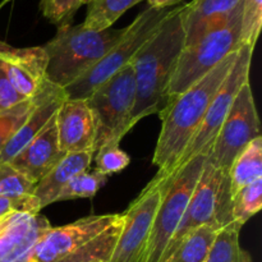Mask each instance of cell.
<instances>
[{
    "label": "cell",
    "instance_id": "cell-1",
    "mask_svg": "<svg viewBox=\"0 0 262 262\" xmlns=\"http://www.w3.org/2000/svg\"><path fill=\"white\" fill-rule=\"evenodd\" d=\"M238 51L229 54L206 76L169 100L158 114L161 119V129L152 159V164L158 168V177L168 178L177 170L182 156L204 120L210 102L234 66Z\"/></svg>",
    "mask_w": 262,
    "mask_h": 262
},
{
    "label": "cell",
    "instance_id": "cell-2",
    "mask_svg": "<svg viewBox=\"0 0 262 262\" xmlns=\"http://www.w3.org/2000/svg\"><path fill=\"white\" fill-rule=\"evenodd\" d=\"M184 5L182 3L171 8L159 30L133 58L136 79L133 127L143 118L159 114L168 104L170 79L186 46Z\"/></svg>",
    "mask_w": 262,
    "mask_h": 262
},
{
    "label": "cell",
    "instance_id": "cell-3",
    "mask_svg": "<svg viewBox=\"0 0 262 262\" xmlns=\"http://www.w3.org/2000/svg\"><path fill=\"white\" fill-rule=\"evenodd\" d=\"M124 28L95 31L83 25L58 27L55 36L42 45L48 56L46 78L66 89L91 71L125 33Z\"/></svg>",
    "mask_w": 262,
    "mask_h": 262
},
{
    "label": "cell",
    "instance_id": "cell-4",
    "mask_svg": "<svg viewBox=\"0 0 262 262\" xmlns=\"http://www.w3.org/2000/svg\"><path fill=\"white\" fill-rule=\"evenodd\" d=\"M242 3L229 14L207 23L193 41L184 46L170 79L168 101L206 76L229 54L239 50Z\"/></svg>",
    "mask_w": 262,
    "mask_h": 262
},
{
    "label": "cell",
    "instance_id": "cell-5",
    "mask_svg": "<svg viewBox=\"0 0 262 262\" xmlns=\"http://www.w3.org/2000/svg\"><path fill=\"white\" fill-rule=\"evenodd\" d=\"M86 100L96 125L95 151L107 142H118L133 128L136 79L129 63L97 86Z\"/></svg>",
    "mask_w": 262,
    "mask_h": 262
},
{
    "label": "cell",
    "instance_id": "cell-6",
    "mask_svg": "<svg viewBox=\"0 0 262 262\" xmlns=\"http://www.w3.org/2000/svg\"><path fill=\"white\" fill-rule=\"evenodd\" d=\"M171 8L148 7L136 17L125 30L119 42L84 76L74 81L64 90L67 99L84 100L92 91L104 83L127 64L132 63L136 54L159 30Z\"/></svg>",
    "mask_w": 262,
    "mask_h": 262
},
{
    "label": "cell",
    "instance_id": "cell-7",
    "mask_svg": "<svg viewBox=\"0 0 262 262\" xmlns=\"http://www.w3.org/2000/svg\"><path fill=\"white\" fill-rule=\"evenodd\" d=\"M205 156H196L165 179L158 206L145 262H161L204 169Z\"/></svg>",
    "mask_w": 262,
    "mask_h": 262
},
{
    "label": "cell",
    "instance_id": "cell-8",
    "mask_svg": "<svg viewBox=\"0 0 262 262\" xmlns=\"http://www.w3.org/2000/svg\"><path fill=\"white\" fill-rule=\"evenodd\" d=\"M260 136V119L255 97L250 81H247L238 91L214 145L206 156V161L223 174H228L235 158L247 147L248 143Z\"/></svg>",
    "mask_w": 262,
    "mask_h": 262
},
{
    "label": "cell",
    "instance_id": "cell-9",
    "mask_svg": "<svg viewBox=\"0 0 262 262\" xmlns=\"http://www.w3.org/2000/svg\"><path fill=\"white\" fill-rule=\"evenodd\" d=\"M252 55L253 49L250 48V46L243 45L239 49L234 66L230 69L229 74L224 79L220 89L217 90L214 99L210 102L204 120H202L194 137L189 142L184 155L182 156L181 161L177 166V170L186 163H188L191 159L196 158V156H205L206 158L209 155L210 150L214 145L215 138H216L217 133L222 128V124L224 122L225 117H227L228 112L232 107V104L234 101L235 96H237L238 91L246 82L250 81Z\"/></svg>",
    "mask_w": 262,
    "mask_h": 262
},
{
    "label": "cell",
    "instance_id": "cell-10",
    "mask_svg": "<svg viewBox=\"0 0 262 262\" xmlns=\"http://www.w3.org/2000/svg\"><path fill=\"white\" fill-rule=\"evenodd\" d=\"M165 179L154 177L140 196L123 212V227L109 262H145Z\"/></svg>",
    "mask_w": 262,
    "mask_h": 262
},
{
    "label": "cell",
    "instance_id": "cell-11",
    "mask_svg": "<svg viewBox=\"0 0 262 262\" xmlns=\"http://www.w3.org/2000/svg\"><path fill=\"white\" fill-rule=\"evenodd\" d=\"M122 214L91 215L72 224L51 227L20 262H59L119 222Z\"/></svg>",
    "mask_w": 262,
    "mask_h": 262
},
{
    "label": "cell",
    "instance_id": "cell-12",
    "mask_svg": "<svg viewBox=\"0 0 262 262\" xmlns=\"http://www.w3.org/2000/svg\"><path fill=\"white\" fill-rule=\"evenodd\" d=\"M222 176L223 173L219 169L214 168L211 164L205 160L201 177L187 205L183 217L166 247L161 262L165 261L171 255V252L176 250L177 246L186 235L196 230L197 228L202 225H211L220 230L216 225L215 216H216L217 189H219Z\"/></svg>",
    "mask_w": 262,
    "mask_h": 262
},
{
    "label": "cell",
    "instance_id": "cell-13",
    "mask_svg": "<svg viewBox=\"0 0 262 262\" xmlns=\"http://www.w3.org/2000/svg\"><path fill=\"white\" fill-rule=\"evenodd\" d=\"M0 63L12 86L25 99L35 96L48 81V56L42 46L14 48L0 41Z\"/></svg>",
    "mask_w": 262,
    "mask_h": 262
},
{
    "label": "cell",
    "instance_id": "cell-14",
    "mask_svg": "<svg viewBox=\"0 0 262 262\" xmlns=\"http://www.w3.org/2000/svg\"><path fill=\"white\" fill-rule=\"evenodd\" d=\"M51 228L41 214L12 211L0 217V262H20Z\"/></svg>",
    "mask_w": 262,
    "mask_h": 262
},
{
    "label": "cell",
    "instance_id": "cell-15",
    "mask_svg": "<svg viewBox=\"0 0 262 262\" xmlns=\"http://www.w3.org/2000/svg\"><path fill=\"white\" fill-rule=\"evenodd\" d=\"M55 124L64 154H95L96 125L86 100H64L55 115Z\"/></svg>",
    "mask_w": 262,
    "mask_h": 262
},
{
    "label": "cell",
    "instance_id": "cell-16",
    "mask_svg": "<svg viewBox=\"0 0 262 262\" xmlns=\"http://www.w3.org/2000/svg\"><path fill=\"white\" fill-rule=\"evenodd\" d=\"M66 99V92L61 87L46 81L36 94V102L32 112L0 151V164L9 163L25 146L37 137L55 118L59 107Z\"/></svg>",
    "mask_w": 262,
    "mask_h": 262
},
{
    "label": "cell",
    "instance_id": "cell-17",
    "mask_svg": "<svg viewBox=\"0 0 262 262\" xmlns=\"http://www.w3.org/2000/svg\"><path fill=\"white\" fill-rule=\"evenodd\" d=\"M59 146L55 118L48 127L22 148L9 164L37 183L66 156Z\"/></svg>",
    "mask_w": 262,
    "mask_h": 262
},
{
    "label": "cell",
    "instance_id": "cell-18",
    "mask_svg": "<svg viewBox=\"0 0 262 262\" xmlns=\"http://www.w3.org/2000/svg\"><path fill=\"white\" fill-rule=\"evenodd\" d=\"M94 160V152H73L67 154L48 174L36 183L32 196L37 201L38 207L55 204L56 197L61 189L68 184L73 177L90 168Z\"/></svg>",
    "mask_w": 262,
    "mask_h": 262
},
{
    "label": "cell",
    "instance_id": "cell-19",
    "mask_svg": "<svg viewBox=\"0 0 262 262\" xmlns=\"http://www.w3.org/2000/svg\"><path fill=\"white\" fill-rule=\"evenodd\" d=\"M241 3L242 0H192L184 5L186 45L196 38L207 23L229 14Z\"/></svg>",
    "mask_w": 262,
    "mask_h": 262
},
{
    "label": "cell",
    "instance_id": "cell-20",
    "mask_svg": "<svg viewBox=\"0 0 262 262\" xmlns=\"http://www.w3.org/2000/svg\"><path fill=\"white\" fill-rule=\"evenodd\" d=\"M228 176L232 199L242 188L262 179V136L248 143L235 158Z\"/></svg>",
    "mask_w": 262,
    "mask_h": 262
},
{
    "label": "cell",
    "instance_id": "cell-21",
    "mask_svg": "<svg viewBox=\"0 0 262 262\" xmlns=\"http://www.w3.org/2000/svg\"><path fill=\"white\" fill-rule=\"evenodd\" d=\"M219 230L202 225L183 238L164 262H206Z\"/></svg>",
    "mask_w": 262,
    "mask_h": 262
},
{
    "label": "cell",
    "instance_id": "cell-22",
    "mask_svg": "<svg viewBox=\"0 0 262 262\" xmlns=\"http://www.w3.org/2000/svg\"><path fill=\"white\" fill-rule=\"evenodd\" d=\"M140 2L142 0H90L82 25L90 30H106Z\"/></svg>",
    "mask_w": 262,
    "mask_h": 262
},
{
    "label": "cell",
    "instance_id": "cell-23",
    "mask_svg": "<svg viewBox=\"0 0 262 262\" xmlns=\"http://www.w3.org/2000/svg\"><path fill=\"white\" fill-rule=\"evenodd\" d=\"M242 227L237 223L227 225L217 232L206 262H252L247 251L239 245Z\"/></svg>",
    "mask_w": 262,
    "mask_h": 262
},
{
    "label": "cell",
    "instance_id": "cell-24",
    "mask_svg": "<svg viewBox=\"0 0 262 262\" xmlns=\"http://www.w3.org/2000/svg\"><path fill=\"white\" fill-rule=\"evenodd\" d=\"M105 182H106V177L104 174L99 173L96 169L95 170H90V168L86 169L68 182V184L61 189L59 196L56 197L55 202L77 199H91L104 186Z\"/></svg>",
    "mask_w": 262,
    "mask_h": 262
},
{
    "label": "cell",
    "instance_id": "cell-25",
    "mask_svg": "<svg viewBox=\"0 0 262 262\" xmlns=\"http://www.w3.org/2000/svg\"><path fill=\"white\" fill-rule=\"evenodd\" d=\"M262 207V179L241 189L233 197V222L243 227Z\"/></svg>",
    "mask_w": 262,
    "mask_h": 262
},
{
    "label": "cell",
    "instance_id": "cell-26",
    "mask_svg": "<svg viewBox=\"0 0 262 262\" xmlns=\"http://www.w3.org/2000/svg\"><path fill=\"white\" fill-rule=\"evenodd\" d=\"M36 182L28 178L9 163L0 164V197L25 199L32 196Z\"/></svg>",
    "mask_w": 262,
    "mask_h": 262
},
{
    "label": "cell",
    "instance_id": "cell-27",
    "mask_svg": "<svg viewBox=\"0 0 262 262\" xmlns=\"http://www.w3.org/2000/svg\"><path fill=\"white\" fill-rule=\"evenodd\" d=\"M262 25V0H242L241 15V46L247 45L255 50Z\"/></svg>",
    "mask_w": 262,
    "mask_h": 262
},
{
    "label": "cell",
    "instance_id": "cell-28",
    "mask_svg": "<svg viewBox=\"0 0 262 262\" xmlns=\"http://www.w3.org/2000/svg\"><path fill=\"white\" fill-rule=\"evenodd\" d=\"M36 102V95L14 106L0 112V151L25 123Z\"/></svg>",
    "mask_w": 262,
    "mask_h": 262
},
{
    "label": "cell",
    "instance_id": "cell-29",
    "mask_svg": "<svg viewBox=\"0 0 262 262\" xmlns=\"http://www.w3.org/2000/svg\"><path fill=\"white\" fill-rule=\"evenodd\" d=\"M96 170L105 177L124 170L130 163L127 152L119 147L118 142H107L100 146L94 154Z\"/></svg>",
    "mask_w": 262,
    "mask_h": 262
},
{
    "label": "cell",
    "instance_id": "cell-30",
    "mask_svg": "<svg viewBox=\"0 0 262 262\" xmlns=\"http://www.w3.org/2000/svg\"><path fill=\"white\" fill-rule=\"evenodd\" d=\"M82 5V0H41L40 10L49 22L61 27L72 25L74 14Z\"/></svg>",
    "mask_w": 262,
    "mask_h": 262
},
{
    "label": "cell",
    "instance_id": "cell-31",
    "mask_svg": "<svg viewBox=\"0 0 262 262\" xmlns=\"http://www.w3.org/2000/svg\"><path fill=\"white\" fill-rule=\"evenodd\" d=\"M12 211H26L40 214V207L33 196L25 197V199H8L0 197V217L9 214Z\"/></svg>",
    "mask_w": 262,
    "mask_h": 262
},
{
    "label": "cell",
    "instance_id": "cell-32",
    "mask_svg": "<svg viewBox=\"0 0 262 262\" xmlns=\"http://www.w3.org/2000/svg\"><path fill=\"white\" fill-rule=\"evenodd\" d=\"M25 100L27 99L20 96L15 91L14 87L12 86L7 74H5L4 69H3L2 63H0V112L9 109V107L19 104V102L25 101Z\"/></svg>",
    "mask_w": 262,
    "mask_h": 262
},
{
    "label": "cell",
    "instance_id": "cell-33",
    "mask_svg": "<svg viewBox=\"0 0 262 262\" xmlns=\"http://www.w3.org/2000/svg\"><path fill=\"white\" fill-rule=\"evenodd\" d=\"M148 7L152 8H173L182 4L184 0H147Z\"/></svg>",
    "mask_w": 262,
    "mask_h": 262
},
{
    "label": "cell",
    "instance_id": "cell-34",
    "mask_svg": "<svg viewBox=\"0 0 262 262\" xmlns=\"http://www.w3.org/2000/svg\"><path fill=\"white\" fill-rule=\"evenodd\" d=\"M9 2H12V0H3V2L0 3V8H2V7H4V5L7 4V3H9Z\"/></svg>",
    "mask_w": 262,
    "mask_h": 262
},
{
    "label": "cell",
    "instance_id": "cell-35",
    "mask_svg": "<svg viewBox=\"0 0 262 262\" xmlns=\"http://www.w3.org/2000/svg\"><path fill=\"white\" fill-rule=\"evenodd\" d=\"M89 2H90V0H82V3H83V4H87Z\"/></svg>",
    "mask_w": 262,
    "mask_h": 262
}]
</instances>
